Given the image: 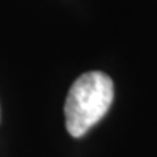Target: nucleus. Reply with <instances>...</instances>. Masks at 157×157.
<instances>
[{
    "mask_svg": "<svg viewBox=\"0 0 157 157\" xmlns=\"http://www.w3.org/2000/svg\"><path fill=\"white\" fill-rule=\"evenodd\" d=\"M113 98L114 84L106 73L90 71L77 77L64 104L67 131L73 137L84 136L105 117Z\"/></svg>",
    "mask_w": 157,
    "mask_h": 157,
    "instance_id": "f257e3e1",
    "label": "nucleus"
}]
</instances>
